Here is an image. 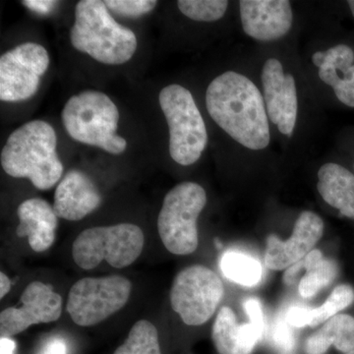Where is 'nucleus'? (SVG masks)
Segmentation results:
<instances>
[{
	"instance_id": "7c9ffc66",
	"label": "nucleus",
	"mask_w": 354,
	"mask_h": 354,
	"mask_svg": "<svg viewBox=\"0 0 354 354\" xmlns=\"http://www.w3.org/2000/svg\"><path fill=\"white\" fill-rule=\"evenodd\" d=\"M16 344L10 337H1L0 339V354H14Z\"/></svg>"
},
{
	"instance_id": "7ed1b4c3",
	"label": "nucleus",
	"mask_w": 354,
	"mask_h": 354,
	"mask_svg": "<svg viewBox=\"0 0 354 354\" xmlns=\"http://www.w3.org/2000/svg\"><path fill=\"white\" fill-rule=\"evenodd\" d=\"M70 41L77 50L109 65L127 64L138 46L134 32L118 24L101 0L77 3Z\"/></svg>"
},
{
	"instance_id": "a211bd4d",
	"label": "nucleus",
	"mask_w": 354,
	"mask_h": 354,
	"mask_svg": "<svg viewBox=\"0 0 354 354\" xmlns=\"http://www.w3.org/2000/svg\"><path fill=\"white\" fill-rule=\"evenodd\" d=\"M263 335L250 322H237L234 310L228 306L221 307L212 330L218 354H251Z\"/></svg>"
},
{
	"instance_id": "6ab92c4d",
	"label": "nucleus",
	"mask_w": 354,
	"mask_h": 354,
	"mask_svg": "<svg viewBox=\"0 0 354 354\" xmlns=\"http://www.w3.org/2000/svg\"><path fill=\"white\" fill-rule=\"evenodd\" d=\"M317 189L327 204L354 220V176L348 169L335 162L322 165Z\"/></svg>"
},
{
	"instance_id": "a878e982",
	"label": "nucleus",
	"mask_w": 354,
	"mask_h": 354,
	"mask_svg": "<svg viewBox=\"0 0 354 354\" xmlns=\"http://www.w3.org/2000/svg\"><path fill=\"white\" fill-rule=\"evenodd\" d=\"M109 10L125 16V17H139L151 12L157 6L155 0H106L104 1Z\"/></svg>"
},
{
	"instance_id": "423d86ee",
	"label": "nucleus",
	"mask_w": 354,
	"mask_h": 354,
	"mask_svg": "<svg viewBox=\"0 0 354 354\" xmlns=\"http://www.w3.org/2000/svg\"><path fill=\"white\" fill-rule=\"evenodd\" d=\"M207 204L206 191L200 184H177L162 202L158 230L165 248L176 255H189L199 244L197 220Z\"/></svg>"
},
{
	"instance_id": "5701e85b",
	"label": "nucleus",
	"mask_w": 354,
	"mask_h": 354,
	"mask_svg": "<svg viewBox=\"0 0 354 354\" xmlns=\"http://www.w3.org/2000/svg\"><path fill=\"white\" fill-rule=\"evenodd\" d=\"M113 354H162L157 328L147 320L135 323L127 341Z\"/></svg>"
},
{
	"instance_id": "1a4fd4ad",
	"label": "nucleus",
	"mask_w": 354,
	"mask_h": 354,
	"mask_svg": "<svg viewBox=\"0 0 354 354\" xmlns=\"http://www.w3.org/2000/svg\"><path fill=\"white\" fill-rule=\"evenodd\" d=\"M225 295L220 277L205 266L183 270L174 279L169 293L172 309L188 326L208 322Z\"/></svg>"
},
{
	"instance_id": "cd10ccee",
	"label": "nucleus",
	"mask_w": 354,
	"mask_h": 354,
	"mask_svg": "<svg viewBox=\"0 0 354 354\" xmlns=\"http://www.w3.org/2000/svg\"><path fill=\"white\" fill-rule=\"evenodd\" d=\"M243 308L249 317V320H250L249 322L252 324L256 329L264 335V315H263L262 307H261L259 300L254 297L247 298V299L244 300Z\"/></svg>"
},
{
	"instance_id": "f257e3e1",
	"label": "nucleus",
	"mask_w": 354,
	"mask_h": 354,
	"mask_svg": "<svg viewBox=\"0 0 354 354\" xmlns=\"http://www.w3.org/2000/svg\"><path fill=\"white\" fill-rule=\"evenodd\" d=\"M207 111L213 120L237 143L260 151L271 140L269 118L259 88L237 72L221 74L209 83Z\"/></svg>"
},
{
	"instance_id": "473e14b6",
	"label": "nucleus",
	"mask_w": 354,
	"mask_h": 354,
	"mask_svg": "<svg viewBox=\"0 0 354 354\" xmlns=\"http://www.w3.org/2000/svg\"><path fill=\"white\" fill-rule=\"evenodd\" d=\"M348 4L349 6V9H351V14H353V16L354 17V0H349V1H348Z\"/></svg>"
},
{
	"instance_id": "f03ea898",
	"label": "nucleus",
	"mask_w": 354,
	"mask_h": 354,
	"mask_svg": "<svg viewBox=\"0 0 354 354\" xmlns=\"http://www.w3.org/2000/svg\"><path fill=\"white\" fill-rule=\"evenodd\" d=\"M57 145V133L51 125L29 121L7 139L0 157L2 169L15 178H29L39 190L50 189L64 174Z\"/></svg>"
},
{
	"instance_id": "f8f14e48",
	"label": "nucleus",
	"mask_w": 354,
	"mask_h": 354,
	"mask_svg": "<svg viewBox=\"0 0 354 354\" xmlns=\"http://www.w3.org/2000/svg\"><path fill=\"white\" fill-rule=\"evenodd\" d=\"M261 80L268 118L281 134L290 137L295 131L298 109L295 77L285 74L278 59L270 58L263 67Z\"/></svg>"
},
{
	"instance_id": "393cba45",
	"label": "nucleus",
	"mask_w": 354,
	"mask_h": 354,
	"mask_svg": "<svg viewBox=\"0 0 354 354\" xmlns=\"http://www.w3.org/2000/svg\"><path fill=\"white\" fill-rule=\"evenodd\" d=\"M180 12L198 22H215L227 12L228 1L225 0H179Z\"/></svg>"
},
{
	"instance_id": "2eb2a0df",
	"label": "nucleus",
	"mask_w": 354,
	"mask_h": 354,
	"mask_svg": "<svg viewBox=\"0 0 354 354\" xmlns=\"http://www.w3.org/2000/svg\"><path fill=\"white\" fill-rule=\"evenodd\" d=\"M101 202V193L92 179L73 169L57 186L53 207L58 218L76 221L93 213Z\"/></svg>"
},
{
	"instance_id": "bb28decb",
	"label": "nucleus",
	"mask_w": 354,
	"mask_h": 354,
	"mask_svg": "<svg viewBox=\"0 0 354 354\" xmlns=\"http://www.w3.org/2000/svg\"><path fill=\"white\" fill-rule=\"evenodd\" d=\"M292 328L285 318L279 319L274 322L272 329V342L279 351L288 353L293 351L297 344Z\"/></svg>"
},
{
	"instance_id": "f3484780",
	"label": "nucleus",
	"mask_w": 354,
	"mask_h": 354,
	"mask_svg": "<svg viewBox=\"0 0 354 354\" xmlns=\"http://www.w3.org/2000/svg\"><path fill=\"white\" fill-rule=\"evenodd\" d=\"M19 225L17 235L28 237L29 245L35 252H44L55 241L58 216L50 203L41 198L26 200L17 209Z\"/></svg>"
},
{
	"instance_id": "6e6552de",
	"label": "nucleus",
	"mask_w": 354,
	"mask_h": 354,
	"mask_svg": "<svg viewBox=\"0 0 354 354\" xmlns=\"http://www.w3.org/2000/svg\"><path fill=\"white\" fill-rule=\"evenodd\" d=\"M131 290V281L118 274L79 279L69 291L67 312L77 325H97L125 306Z\"/></svg>"
},
{
	"instance_id": "2f4dec72",
	"label": "nucleus",
	"mask_w": 354,
	"mask_h": 354,
	"mask_svg": "<svg viewBox=\"0 0 354 354\" xmlns=\"http://www.w3.org/2000/svg\"><path fill=\"white\" fill-rule=\"evenodd\" d=\"M11 288V281L4 272H0V298L6 297Z\"/></svg>"
},
{
	"instance_id": "20e7f679",
	"label": "nucleus",
	"mask_w": 354,
	"mask_h": 354,
	"mask_svg": "<svg viewBox=\"0 0 354 354\" xmlns=\"http://www.w3.org/2000/svg\"><path fill=\"white\" fill-rule=\"evenodd\" d=\"M62 120L67 134L77 142L113 155L127 150V140L116 134L120 111L104 93L87 90L70 97L62 109Z\"/></svg>"
},
{
	"instance_id": "9b49d317",
	"label": "nucleus",
	"mask_w": 354,
	"mask_h": 354,
	"mask_svg": "<svg viewBox=\"0 0 354 354\" xmlns=\"http://www.w3.org/2000/svg\"><path fill=\"white\" fill-rule=\"evenodd\" d=\"M20 308L10 307L0 313V335L12 337L32 325L50 323L62 316V298L53 286L32 281L21 295Z\"/></svg>"
},
{
	"instance_id": "0eeeda50",
	"label": "nucleus",
	"mask_w": 354,
	"mask_h": 354,
	"mask_svg": "<svg viewBox=\"0 0 354 354\" xmlns=\"http://www.w3.org/2000/svg\"><path fill=\"white\" fill-rule=\"evenodd\" d=\"M143 230L133 223L95 227L83 230L72 246L74 262L84 270H92L106 260L114 268L128 267L143 251Z\"/></svg>"
},
{
	"instance_id": "39448f33",
	"label": "nucleus",
	"mask_w": 354,
	"mask_h": 354,
	"mask_svg": "<svg viewBox=\"0 0 354 354\" xmlns=\"http://www.w3.org/2000/svg\"><path fill=\"white\" fill-rule=\"evenodd\" d=\"M160 109L169 128V153L181 165L195 164L208 144L202 114L187 88L171 84L158 95Z\"/></svg>"
},
{
	"instance_id": "412c9836",
	"label": "nucleus",
	"mask_w": 354,
	"mask_h": 354,
	"mask_svg": "<svg viewBox=\"0 0 354 354\" xmlns=\"http://www.w3.org/2000/svg\"><path fill=\"white\" fill-rule=\"evenodd\" d=\"M288 271H304V277L298 283V291L302 297L311 298L335 281L337 276V265L334 260L324 257L320 250L314 249L304 259L288 268Z\"/></svg>"
},
{
	"instance_id": "4468645a",
	"label": "nucleus",
	"mask_w": 354,
	"mask_h": 354,
	"mask_svg": "<svg viewBox=\"0 0 354 354\" xmlns=\"http://www.w3.org/2000/svg\"><path fill=\"white\" fill-rule=\"evenodd\" d=\"M239 8L244 32L257 41H277L292 26V8L286 0H242Z\"/></svg>"
},
{
	"instance_id": "c756f323",
	"label": "nucleus",
	"mask_w": 354,
	"mask_h": 354,
	"mask_svg": "<svg viewBox=\"0 0 354 354\" xmlns=\"http://www.w3.org/2000/svg\"><path fill=\"white\" fill-rule=\"evenodd\" d=\"M41 354H67L66 344L59 337H53L44 344Z\"/></svg>"
},
{
	"instance_id": "c85d7f7f",
	"label": "nucleus",
	"mask_w": 354,
	"mask_h": 354,
	"mask_svg": "<svg viewBox=\"0 0 354 354\" xmlns=\"http://www.w3.org/2000/svg\"><path fill=\"white\" fill-rule=\"evenodd\" d=\"M21 3L32 12L46 15L51 12L57 2L50 1V0H24V1H21Z\"/></svg>"
},
{
	"instance_id": "aec40b11",
	"label": "nucleus",
	"mask_w": 354,
	"mask_h": 354,
	"mask_svg": "<svg viewBox=\"0 0 354 354\" xmlns=\"http://www.w3.org/2000/svg\"><path fill=\"white\" fill-rule=\"evenodd\" d=\"M342 353L354 351V318L348 314H337L324 323L305 342L306 354H325L330 346Z\"/></svg>"
},
{
	"instance_id": "4be33fe9",
	"label": "nucleus",
	"mask_w": 354,
	"mask_h": 354,
	"mask_svg": "<svg viewBox=\"0 0 354 354\" xmlns=\"http://www.w3.org/2000/svg\"><path fill=\"white\" fill-rule=\"evenodd\" d=\"M220 266L223 276L237 285L251 288L257 286L262 279L260 261L247 254L228 251L221 257Z\"/></svg>"
},
{
	"instance_id": "72a5a7b5",
	"label": "nucleus",
	"mask_w": 354,
	"mask_h": 354,
	"mask_svg": "<svg viewBox=\"0 0 354 354\" xmlns=\"http://www.w3.org/2000/svg\"><path fill=\"white\" fill-rule=\"evenodd\" d=\"M344 354H354V351H351V353H344Z\"/></svg>"
},
{
	"instance_id": "ddd939ff",
	"label": "nucleus",
	"mask_w": 354,
	"mask_h": 354,
	"mask_svg": "<svg viewBox=\"0 0 354 354\" xmlns=\"http://www.w3.org/2000/svg\"><path fill=\"white\" fill-rule=\"evenodd\" d=\"M324 221L313 212L304 211L298 216L292 234L288 241L270 234L266 246L265 263L274 271L288 269L304 259L322 239Z\"/></svg>"
},
{
	"instance_id": "dca6fc26",
	"label": "nucleus",
	"mask_w": 354,
	"mask_h": 354,
	"mask_svg": "<svg viewBox=\"0 0 354 354\" xmlns=\"http://www.w3.org/2000/svg\"><path fill=\"white\" fill-rule=\"evenodd\" d=\"M312 62L319 68V77L330 86L335 97L349 108H354V51L348 44H337L318 51Z\"/></svg>"
},
{
	"instance_id": "9d476101",
	"label": "nucleus",
	"mask_w": 354,
	"mask_h": 354,
	"mask_svg": "<svg viewBox=\"0 0 354 354\" xmlns=\"http://www.w3.org/2000/svg\"><path fill=\"white\" fill-rule=\"evenodd\" d=\"M50 66V55L41 44L24 43L0 57V100L26 101L36 94Z\"/></svg>"
},
{
	"instance_id": "b1692460",
	"label": "nucleus",
	"mask_w": 354,
	"mask_h": 354,
	"mask_svg": "<svg viewBox=\"0 0 354 354\" xmlns=\"http://www.w3.org/2000/svg\"><path fill=\"white\" fill-rule=\"evenodd\" d=\"M354 302V288L353 286L342 283L335 286L325 302L318 308H309L308 327L314 328L320 324L326 323L339 312L348 308Z\"/></svg>"
}]
</instances>
